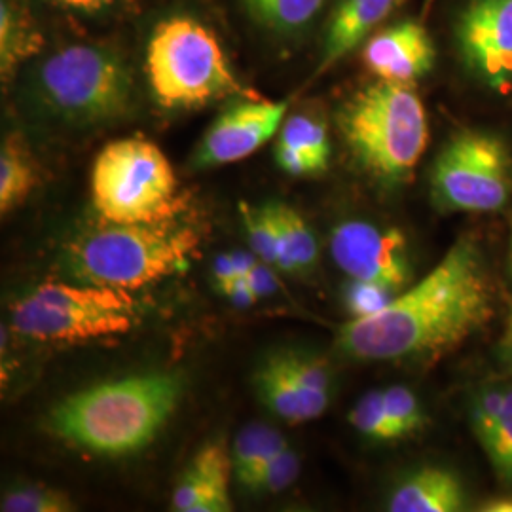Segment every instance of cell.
<instances>
[{
  "label": "cell",
  "mask_w": 512,
  "mask_h": 512,
  "mask_svg": "<svg viewBox=\"0 0 512 512\" xmlns=\"http://www.w3.org/2000/svg\"><path fill=\"white\" fill-rule=\"evenodd\" d=\"M494 315V289L475 239L461 238L439 264L376 315L351 319L336 349L353 361H433L465 344Z\"/></svg>",
  "instance_id": "6da1fadb"
},
{
  "label": "cell",
  "mask_w": 512,
  "mask_h": 512,
  "mask_svg": "<svg viewBox=\"0 0 512 512\" xmlns=\"http://www.w3.org/2000/svg\"><path fill=\"white\" fill-rule=\"evenodd\" d=\"M183 391L177 374L150 372L103 382L63 399L50 414L55 435L99 456L147 448L173 416Z\"/></svg>",
  "instance_id": "7a4b0ae2"
},
{
  "label": "cell",
  "mask_w": 512,
  "mask_h": 512,
  "mask_svg": "<svg viewBox=\"0 0 512 512\" xmlns=\"http://www.w3.org/2000/svg\"><path fill=\"white\" fill-rule=\"evenodd\" d=\"M338 128L355 162L387 184L404 183L429 143L427 112L412 84L376 80L353 93Z\"/></svg>",
  "instance_id": "3957f363"
},
{
  "label": "cell",
  "mask_w": 512,
  "mask_h": 512,
  "mask_svg": "<svg viewBox=\"0 0 512 512\" xmlns=\"http://www.w3.org/2000/svg\"><path fill=\"white\" fill-rule=\"evenodd\" d=\"M200 247V234L173 219L145 224L109 222L69 247V268L82 283L141 289L183 272Z\"/></svg>",
  "instance_id": "277c9868"
},
{
  "label": "cell",
  "mask_w": 512,
  "mask_h": 512,
  "mask_svg": "<svg viewBox=\"0 0 512 512\" xmlns=\"http://www.w3.org/2000/svg\"><path fill=\"white\" fill-rule=\"evenodd\" d=\"M42 107L71 126H103L126 118L135 80L122 55L99 44H73L50 55L37 71Z\"/></svg>",
  "instance_id": "5b68a950"
},
{
  "label": "cell",
  "mask_w": 512,
  "mask_h": 512,
  "mask_svg": "<svg viewBox=\"0 0 512 512\" xmlns=\"http://www.w3.org/2000/svg\"><path fill=\"white\" fill-rule=\"evenodd\" d=\"M147 74L156 101L167 109H194L241 92L219 38L188 16L156 25L148 40Z\"/></svg>",
  "instance_id": "8992f818"
},
{
  "label": "cell",
  "mask_w": 512,
  "mask_h": 512,
  "mask_svg": "<svg viewBox=\"0 0 512 512\" xmlns=\"http://www.w3.org/2000/svg\"><path fill=\"white\" fill-rule=\"evenodd\" d=\"M137 308L126 289L46 283L12 306V329L48 344H82L126 334Z\"/></svg>",
  "instance_id": "52a82bcc"
},
{
  "label": "cell",
  "mask_w": 512,
  "mask_h": 512,
  "mask_svg": "<svg viewBox=\"0 0 512 512\" xmlns=\"http://www.w3.org/2000/svg\"><path fill=\"white\" fill-rule=\"evenodd\" d=\"M92 200L107 222H162L179 211L177 177L160 147L141 137L120 139L93 162Z\"/></svg>",
  "instance_id": "ba28073f"
},
{
  "label": "cell",
  "mask_w": 512,
  "mask_h": 512,
  "mask_svg": "<svg viewBox=\"0 0 512 512\" xmlns=\"http://www.w3.org/2000/svg\"><path fill=\"white\" fill-rule=\"evenodd\" d=\"M433 200L444 211L494 213L512 196V154L490 131L461 129L444 148L431 173Z\"/></svg>",
  "instance_id": "9c48e42d"
},
{
  "label": "cell",
  "mask_w": 512,
  "mask_h": 512,
  "mask_svg": "<svg viewBox=\"0 0 512 512\" xmlns=\"http://www.w3.org/2000/svg\"><path fill=\"white\" fill-rule=\"evenodd\" d=\"M463 67L492 90L512 86V0H467L454 21Z\"/></svg>",
  "instance_id": "30bf717a"
},
{
  "label": "cell",
  "mask_w": 512,
  "mask_h": 512,
  "mask_svg": "<svg viewBox=\"0 0 512 512\" xmlns=\"http://www.w3.org/2000/svg\"><path fill=\"white\" fill-rule=\"evenodd\" d=\"M330 255L351 279L382 283L397 293L412 279L408 241L399 228L344 220L330 234Z\"/></svg>",
  "instance_id": "8fae6325"
},
{
  "label": "cell",
  "mask_w": 512,
  "mask_h": 512,
  "mask_svg": "<svg viewBox=\"0 0 512 512\" xmlns=\"http://www.w3.org/2000/svg\"><path fill=\"white\" fill-rule=\"evenodd\" d=\"M287 101H239L207 129L196 150L198 167L234 164L255 154L281 129Z\"/></svg>",
  "instance_id": "7c38bea8"
},
{
  "label": "cell",
  "mask_w": 512,
  "mask_h": 512,
  "mask_svg": "<svg viewBox=\"0 0 512 512\" xmlns=\"http://www.w3.org/2000/svg\"><path fill=\"white\" fill-rule=\"evenodd\" d=\"M363 63L378 80L414 84L433 71L437 48L427 27L408 19L368 38L363 46Z\"/></svg>",
  "instance_id": "4fadbf2b"
},
{
  "label": "cell",
  "mask_w": 512,
  "mask_h": 512,
  "mask_svg": "<svg viewBox=\"0 0 512 512\" xmlns=\"http://www.w3.org/2000/svg\"><path fill=\"white\" fill-rule=\"evenodd\" d=\"M232 456L222 442L203 446L190 461L173 492V511L228 512L232 511L230 475Z\"/></svg>",
  "instance_id": "5bb4252c"
},
{
  "label": "cell",
  "mask_w": 512,
  "mask_h": 512,
  "mask_svg": "<svg viewBox=\"0 0 512 512\" xmlns=\"http://www.w3.org/2000/svg\"><path fill=\"white\" fill-rule=\"evenodd\" d=\"M469 418L495 475L512 486V385L482 387L471 401Z\"/></svg>",
  "instance_id": "9a60e30c"
},
{
  "label": "cell",
  "mask_w": 512,
  "mask_h": 512,
  "mask_svg": "<svg viewBox=\"0 0 512 512\" xmlns=\"http://www.w3.org/2000/svg\"><path fill=\"white\" fill-rule=\"evenodd\" d=\"M401 2L403 0H338L325 31L321 71H327L357 46L365 44L372 37V31L389 18Z\"/></svg>",
  "instance_id": "2e32d148"
},
{
  "label": "cell",
  "mask_w": 512,
  "mask_h": 512,
  "mask_svg": "<svg viewBox=\"0 0 512 512\" xmlns=\"http://www.w3.org/2000/svg\"><path fill=\"white\" fill-rule=\"evenodd\" d=\"M275 162L294 177L319 175L329 169L330 139L327 124L313 114H293L279 129Z\"/></svg>",
  "instance_id": "e0dca14e"
},
{
  "label": "cell",
  "mask_w": 512,
  "mask_h": 512,
  "mask_svg": "<svg viewBox=\"0 0 512 512\" xmlns=\"http://www.w3.org/2000/svg\"><path fill=\"white\" fill-rule=\"evenodd\" d=\"M467 494L458 476L442 467H423L404 478L389 497L391 512H459Z\"/></svg>",
  "instance_id": "ac0fdd59"
},
{
  "label": "cell",
  "mask_w": 512,
  "mask_h": 512,
  "mask_svg": "<svg viewBox=\"0 0 512 512\" xmlns=\"http://www.w3.org/2000/svg\"><path fill=\"white\" fill-rule=\"evenodd\" d=\"M256 387L266 406L287 423L296 425L319 418L300 385L296 384L283 353L270 357L260 366L256 372Z\"/></svg>",
  "instance_id": "d6986e66"
},
{
  "label": "cell",
  "mask_w": 512,
  "mask_h": 512,
  "mask_svg": "<svg viewBox=\"0 0 512 512\" xmlns=\"http://www.w3.org/2000/svg\"><path fill=\"white\" fill-rule=\"evenodd\" d=\"M44 38L37 21L25 4L18 0H2L0 4V73L12 78L21 63L42 50Z\"/></svg>",
  "instance_id": "ffe728a7"
},
{
  "label": "cell",
  "mask_w": 512,
  "mask_h": 512,
  "mask_svg": "<svg viewBox=\"0 0 512 512\" xmlns=\"http://www.w3.org/2000/svg\"><path fill=\"white\" fill-rule=\"evenodd\" d=\"M277 234V268L283 272H308L319 260V243L300 213L285 203L268 205Z\"/></svg>",
  "instance_id": "44dd1931"
},
{
  "label": "cell",
  "mask_w": 512,
  "mask_h": 512,
  "mask_svg": "<svg viewBox=\"0 0 512 512\" xmlns=\"http://www.w3.org/2000/svg\"><path fill=\"white\" fill-rule=\"evenodd\" d=\"M38 165L25 139L18 133L4 137L0 148V213L8 215L33 194Z\"/></svg>",
  "instance_id": "7402d4cb"
},
{
  "label": "cell",
  "mask_w": 512,
  "mask_h": 512,
  "mask_svg": "<svg viewBox=\"0 0 512 512\" xmlns=\"http://www.w3.org/2000/svg\"><path fill=\"white\" fill-rule=\"evenodd\" d=\"M287 446V439L270 425L251 423L241 429L230 450L234 475L238 476L239 484L249 488L253 478Z\"/></svg>",
  "instance_id": "603a6c76"
},
{
  "label": "cell",
  "mask_w": 512,
  "mask_h": 512,
  "mask_svg": "<svg viewBox=\"0 0 512 512\" xmlns=\"http://www.w3.org/2000/svg\"><path fill=\"white\" fill-rule=\"evenodd\" d=\"M262 25L283 35L306 31L321 14L327 0H241Z\"/></svg>",
  "instance_id": "cb8c5ba5"
},
{
  "label": "cell",
  "mask_w": 512,
  "mask_h": 512,
  "mask_svg": "<svg viewBox=\"0 0 512 512\" xmlns=\"http://www.w3.org/2000/svg\"><path fill=\"white\" fill-rule=\"evenodd\" d=\"M283 359L289 366L296 384L300 385L306 399L315 408V412L321 416L330 403L329 368L321 359L308 357V355L283 353Z\"/></svg>",
  "instance_id": "d4e9b609"
},
{
  "label": "cell",
  "mask_w": 512,
  "mask_h": 512,
  "mask_svg": "<svg viewBox=\"0 0 512 512\" xmlns=\"http://www.w3.org/2000/svg\"><path fill=\"white\" fill-rule=\"evenodd\" d=\"M349 423L370 440L393 442L399 440V433L387 414L384 391H368L349 412Z\"/></svg>",
  "instance_id": "484cf974"
},
{
  "label": "cell",
  "mask_w": 512,
  "mask_h": 512,
  "mask_svg": "<svg viewBox=\"0 0 512 512\" xmlns=\"http://www.w3.org/2000/svg\"><path fill=\"white\" fill-rule=\"evenodd\" d=\"M2 512H69L74 511L71 497L44 484L23 486L4 494L0 501Z\"/></svg>",
  "instance_id": "4316f807"
},
{
  "label": "cell",
  "mask_w": 512,
  "mask_h": 512,
  "mask_svg": "<svg viewBox=\"0 0 512 512\" xmlns=\"http://www.w3.org/2000/svg\"><path fill=\"white\" fill-rule=\"evenodd\" d=\"M241 217L247 230L251 251L258 256L260 262L277 268V234L268 205L258 209L241 205Z\"/></svg>",
  "instance_id": "83f0119b"
},
{
  "label": "cell",
  "mask_w": 512,
  "mask_h": 512,
  "mask_svg": "<svg viewBox=\"0 0 512 512\" xmlns=\"http://www.w3.org/2000/svg\"><path fill=\"white\" fill-rule=\"evenodd\" d=\"M384 403L401 439L414 435L425 427V412L421 408L420 399L408 387H387L384 389Z\"/></svg>",
  "instance_id": "f1b7e54d"
},
{
  "label": "cell",
  "mask_w": 512,
  "mask_h": 512,
  "mask_svg": "<svg viewBox=\"0 0 512 512\" xmlns=\"http://www.w3.org/2000/svg\"><path fill=\"white\" fill-rule=\"evenodd\" d=\"M397 294V291L385 287L382 283L351 279L344 293V302L353 319H363L387 308Z\"/></svg>",
  "instance_id": "f546056e"
},
{
  "label": "cell",
  "mask_w": 512,
  "mask_h": 512,
  "mask_svg": "<svg viewBox=\"0 0 512 512\" xmlns=\"http://www.w3.org/2000/svg\"><path fill=\"white\" fill-rule=\"evenodd\" d=\"M300 475V458L289 446L279 452L258 475L253 478L249 492L277 494L287 490Z\"/></svg>",
  "instance_id": "4dcf8cb0"
},
{
  "label": "cell",
  "mask_w": 512,
  "mask_h": 512,
  "mask_svg": "<svg viewBox=\"0 0 512 512\" xmlns=\"http://www.w3.org/2000/svg\"><path fill=\"white\" fill-rule=\"evenodd\" d=\"M247 283L251 287V291L255 293L256 298H264V296H272L277 291V279H275L272 266L258 262L253 272L247 275Z\"/></svg>",
  "instance_id": "1f68e13d"
},
{
  "label": "cell",
  "mask_w": 512,
  "mask_h": 512,
  "mask_svg": "<svg viewBox=\"0 0 512 512\" xmlns=\"http://www.w3.org/2000/svg\"><path fill=\"white\" fill-rule=\"evenodd\" d=\"M213 275H215L219 287L230 283V281H234V279H239L238 268H236V264H234L232 253H226V255H220L215 258Z\"/></svg>",
  "instance_id": "d6a6232c"
},
{
  "label": "cell",
  "mask_w": 512,
  "mask_h": 512,
  "mask_svg": "<svg viewBox=\"0 0 512 512\" xmlns=\"http://www.w3.org/2000/svg\"><path fill=\"white\" fill-rule=\"evenodd\" d=\"M63 6L76 10V12H86V14H97L103 10L112 8L118 0H57Z\"/></svg>",
  "instance_id": "836d02e7"
},
{
  "label": "cell",
  "mask_w": 512,
  "mask_h": 512,
  "mask_svg": "<svg viewBox=\"0 0 512 512\" xmlns=\"http://www.w3.org/2000/svg\"><path fill=\"white\" fill-rule=\"evenodd\" d=\"M478 509L482 512H512V495L492 497V499L484 501Z\"/></svg>",
  "instance_id": "e575fe53"
},
{
  "label": "cell",
  "mask_w": 512,
  "mask_h": 512,
  "mask_svg": "<svg viewBox=\"0 0 512 512\" xmlns=\"http://www.w3.org/2000/svg\"><path fill=\"white\" fill-rule=\"evenodd\" d=\"M501 353H503L505 357L512 359V308L509 317H507V323H505L503 336H501Z\"/></svg>",
  "instance_id": "d590c367"
},
{
  "label": "cell",
  "mask_w": 512,
  "mask_h": 512,
  "mask_svg": "<svg viewBox=\"0 0 512 512\" xmlns=\"http://www.w3.org/2000/svg\"><path fill=\"white\" fill-rule=\"evenodd\" d=\"M509 270H511V274H512V239H511V251H509Z\"/></svg>",
  "instance_id": "8d00e7d4"
}]
</instances>
